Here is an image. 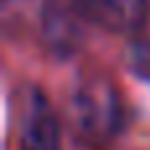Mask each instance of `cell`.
<instances>
[{
	"mask_svg": "<svg viewBox=\"0 0 150 150\" xmlns=\"http://www.w3.org/2000/svg\"><path fill=\"white\" fill-rule=\"evenodd\" d=\"M18 148L21 150H61V129L58 119L37 87L29 90L21 116V132H18Z\"/></svg>",
	"mask_w": 150,
	"mask_h": 150,
	"instance_id": "2",
	"label": "cell"
},
{
	"mask_svg": "<svg viewBox=\"0 0 150 150\" xmlns=\"http://www.w3.org/2000/svg\"><path fill=\"white\" fill-rule=\"evenodd\" d=\"M74 111L79 119V127L95 137L113 134L121 121V108L116 90L108 82H90L82 84L74 100Z\"/></svg>",
	"mask_w": 150,
	"mask_h": 150,
	"instance_id": "1",
	"label": "cell"
},
{
	"mask_svg": "<svg viewBox=\"0 0 150 150\" xmlns=\"http://www.w3.org/2000/svg\"><path fill=\"white\" fill-rule=\"evenodd\" d=\"M79 11L119 34H134L145 26L150 13V0H76Z\"/></svg>",
	"mask_w": 150,
	"mask_h": 150,
	"instance_id": "3",
	"label": "cell"
},
{
	"mask_svg": "<svg viewBox=\"0 0 150 150\" xmlns=\"http://www.w3.org/2000/svg\"><path fill=\"white\" fill-rule=\"evenodd\" d=\"M79 3L71 0H45L42 11V29L45 40L55 55H71L79 47V21H76Z\"/></svg>",
	"mask_w": 150,
	"mask_h": 150,
	"instance_id": "4",
	"label": "cell"
}]
</instances>
